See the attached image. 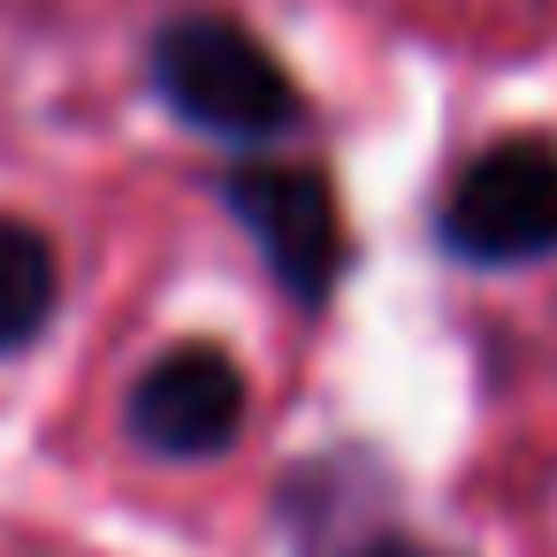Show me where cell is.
Listing matches in <instances>:
<instances>
[{
    "mask_svg": "<svg viewBox=\"0 0 557 557\" xmlns=\"http://www.w3.org/2000/svg\"><path fill=\"white\" fill-rule=\"evenodd\" d=\"M146 85H153V100L184 131H199L214 146H237V153H268L275 138L306 131L298 77L230 9H176V16H161L153 39H146Z\"/></svg>",
    "mask_w": 557,
    "mask_h": 557,
    "instance_id": "cell-1",
    "label": "cell"
},
{
    "mask_svg": "<svg viewBox=\"0 0 557 557\" xmlns=\"http://www.w3.org/2000/svg\"><path fill=\"white\" fill-rule=\"evenodd\" d=\"M222 214L245 230V245L260 252L268 283L298 306V313H329L351 283V222H344V191L329 169L313 161H268L245 153L237 169H222Z\"/></svg>",
    "mask_w": 557,
    "mask_h": 557,
    "instance_id": "cell-2",
    "label": "cell"
},
{
    "mask_svg": "<svg viewBox=\"0 0 557 557\" xmlns=\"http://www.w3.org/2000/svg\"><path fill=\"white\" fill-rule=\"evenodd\" d=\"M435 252L473 275L557 260V138L511 131L466 153L435 199Z\"/></svg>",
    "mask_w": 557,
    "mask_h": 557,
    "instance_id": "cell-3",
    "label": "cell"
},
{
    "mask_svg": "<svg viewBox=\"0 0 557 557\" xmlns=\"http://www.w3.org/2000/svg\"><path fill=\"white\" fill-rule=\"evenodd\" d=\"M245 420H252L245 359L214 336H184L153 351L123 389V443L153 466H207L237 450Z\"/></svg>",
    "mask_w": 557,
    "mask_h": 557,
    "instance_id": "cell-4",
    "label": "cell"
},
{
    "mask_svg": "<svg viewBox=\"0 0 557 557\" xmlns=\"http://www.w3.org/2000/svg\"><path fill=\"white\" fill-rule=\"evenodd\" d=\"M62 313V252L39 222L0 214V359H24L47 344Z\"/></svg>",
    "mask_w": 557,
    "mask_h": 557,
    "instance_id": "cell-5",
    "label": "cell"
}]
</instances>
